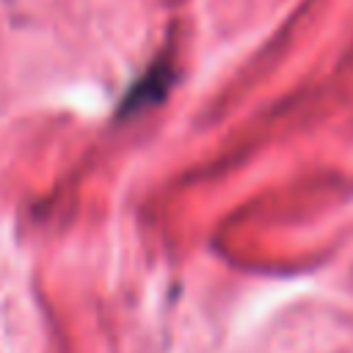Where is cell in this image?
I'll return each mask as SVG.
<instances>
[{"mask_svg":"<svg viewBox=\"0 0 353 353\" xmlns=\"http://www.w3.org/2000/svg\"><path fill=\"white\" fill-rule=\"evenodd\" d=\"M171 80H174V72H171L168 61L152 63V66L141 74V80L127 91V97H124L119 113H121V116H132V113H141V110L157 105V102L168 94Z\"/></svg>","mask_w":353,"mask_h":353,"instance_id":"6da1fadb","label":"cell"}]
</instances>
